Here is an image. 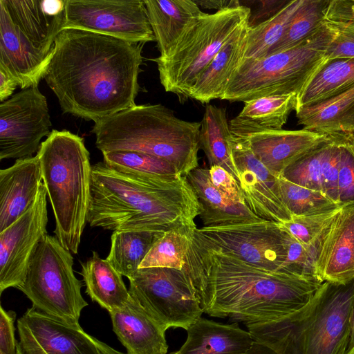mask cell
<instances>
[{"label":"cell","instance_id":"obj_42","mask_svg":"<svg viewBox=\"0 0 354 354\" xmlns=\"http://www.w3.org/2000/svg\"><path fill=\"white\" fill-rule=\"evenodd\" d=\"M209 173L212 183L218 190L234 202L245 205L238 182L229 171L221 166L212 165Z\"/></svg>","mask_w":354,"mask_h":354},{"label":"cell","instance_id":"obj_16","mask_svg":"<svg viewBox=\"0 0 354 354\" xmlns=\"http://www.w3.org/2000/svg\"><path fill=\"white\" fill-rule=\"evenodd\" d=\"M230 148L247 207L261 219L279 224L290 221L292 216L281 198L278 177L257 158L245 139L232 134Z\"/></svg>","mask_w":354,"mask_h":354},{"label":"cell","instance_id":"obj_3","mask_svg":"<svg viewBox=\"0 0 354 354\" xmlns=\"http://www.w3.org/2000/svg\"><path fill=\"white\" fill-rule=\"evenodd\" d=\"M200 214L198 198L185 176L162 175L143 181L109 168L92 165L87 223L112 231L172 230L194 232Z\"/></svg>","mask_w":354,"mask_h":354},{"label":"cell","instance_id":"obj_25","mask_svg":"<svg viewBox=\"0 0 354 354\" xmlns=\"http://www.w3.org/2000/svg\"><path fill=\"white\" fill-rule=\"evenodd\" d=\"M144 1L161 57L169 52L190 25L204 13L194 0Z\"/></svg>","mask_w":354,"mask_h":354},{"label":"cell","instance_id":"obj_18","mask_svg":"<svg viewBox=\"0 0 354 354\" xmlns=\"http://www.w3.org/2000/svg\"><path fill=\"white\" fill-rule=\"evenodd\" d=\"M316 274L322 282L354 279V201L342 206L319 236Z\"/></svg>","mask_w":354,"mask_h":354},{"label":"cell","instance_id":"obj_10","mask_svg":"<svg viewBox=\"0 0 354 354\" xmlns=\"http://www.w3.org/2000/svg\"><path fill=\"white\" fill-rule=\"evenodd\" d=\"M129 292L167 330H187L203 310L192 282L184 269L139 268L129 279Z\"/></svg>","mask_w":354,"mask_h":354},{"label":"cell","instance_id":"obj_14","mask_svg":"<svg viewBox=\"0 0 354 354\" xmlns=\"http://www.w3.org/2000/svg\"><path fill=\"white\" fill-rule=\"evenodd\" d=\"M47 192L41 183L27 211L0 232V293L19 288L24 282L29 262L37 245L47 234Z\"/></svg>","mask_w":354,"mask_h":354},{"label":"cell","instance_id":"obj_17","mask_svg":"<svg viewBox=\"0 0 354 354\" xmlns=\"http://www.w3.org/2000/svg\"><path fill=\"white\" fill-rule=\"evenodd\" d=\"M19 346L46 354H100L93 337L33 307L17 320Z\"/></svg>","mask_w":354,"mask_h":354},{"label":"cell","instance_id":"obj_23","mask_svg":"<svg viewBox=\"0 0 354 354\" xmlns=\"http://www.w3.org/2000/svg\"><path fill=\"white\" fill-rule=\"evenodd\" d=\"M187 332V339L176 354H242L254 341L236 322L223 324L202 317Z\"/></svg>","mask_w":354,"mask_h":354},{"label":"cell","instance_id":"obj_29","mask_svg":"<svg viewBox=\"0 0 354 354\" xmlns=\"http://www.w3.org/2000/svg\"><path fill=\"white\" fill-rule=\"evenodd\" d=\"M354 86V59L326 60L297 95L295 111L339 95Z\"/></svg>","mask_w":354,"mask_h":354},{"label":"cell","instance_id":"obj_1","mask_svg":"<svg viewBox=\"0 0 354 354\" xmlns=\"http://www.w3.org/2000/svg\"><path fill=\"white\" fill-rule=\"evenodd\" d=\"M142 44L63 29L44 77L63 113L96 122L136 105Z\"/></svg>","mask_w":354,"mask_h":354},{"label":"cell","instance_id":"obj_27","mask_svg":"<svg viewBox=\"0 0 354 354\" xmlns=\"http://www.w3.org/2000/svg\"><path fill=\"white\" fill-rule=\"evenodd\" d=\"M295 112L298 124L305 130L324 134H354V86Z\"/></svg>","mask_w":354,"mask_h":354},{"label":"cell","instance_id":"obj_40","mask_svg":"<svg viewBox=\"0 0 354 354\" xmlns=\"http://www.w3.org/2000/svg\"><path fill=\"white\" fill-rule=\"evenodd\" d=\"M342 207L323 214L293 216L288 222L280 225L302 245H308L330 223Z\"/></svg>","mask_w":354,"mask_h":354},{"label":"cell","instance_id":"obj_26","mask_svg":"<svg viewBox=\"0 0 354 354\" xmlns=\"http://www.w3.org/2000/svg\"><path fill=\"white\" fill-rule=\"evenodd\" d=\"M248 26L215 55L192 87L189 97L201 103L222 98L227 83L243 59Z\"/></svg>","mask_w":354,"mask_h":354},{"label":"cell","instance_id":"obj_24","mask_svg":"<svg viewBox=\"0 0 354 354\" xmlns=\"http://www.w3.org/2000/svg\"><path fill=\"white\" fill-rule=\"evenodd\" d=\"M200 206L203 227H217L263 221L245 205L232 201L211 182L209 169L199 166L186 176Z\"/></svg>","mask_w":354,"mask_h":354},{"label":"cell","instance_id":"obj_2","mask_svg":"<svg viewBox=\"0 0 354 354\" xmlns=\"http://www.w3.org/2000/svg\"><path fill=\"white\" fill-rule=\"evenodd\" d=\"M183 269L203 313L245 324L282 318L307 306L324 282L257 267L192 236Z\"/></svg>","mask_w":354,"mask_h":354},{"label":"cell","instance_id":"obj_52","mask_svg":"<svg viewBox=\"0 0 354 354\" xmlns=\"http://www.w3.org/2000/svg\"><path fill=\"white\" fill-rule=\"evenodd\" d=\"M345 354H354V347L350 350H348Z\"/></svg>","mask_w":354,"mask_h":354},{"label":"cell","instance_id":"obj_41","mask_svg":"<svg viewBox=\"0 0 354 354\" xmlns=\"http://www.w3.org/2000/svg\"><path fill=\"white\" fill-rule=\"evenodd\" d=\"M338 201H354V134L348 133L342 145L337 179Z\"/></svg>","mask_w":354,"mask_h":354},{"label":"cell","instance_id":"obj_21","mask_svg":"<svg viewBox=\"0 0 354 354\" xmlns=\"http://www.w3.org/2000/svg\"><path fill=\"white\" fill-rule=\"evenodd\" d=\"M42 176L37 156L16 160L0 170V232L21 216L35 201Z\"/></svg>","mask_w":354,"mask_h":354},{"label":"cell","instance_id":"obj_12","mask_svg":"<svg viewBox=\"0 0 354 354\" xmlns=\"http://www.w3.org/2000/svg\"><path fill=\"white\" fill-rule=\"evenodd\" d=\"M66 28L131 43L156 41L142 0H65L63 29Z\"/></svg>","mask_w":354,"mask_h":354},{"label":"cell","instance_id":"obj_30","mask_svg":"<svg viewBox=\"0 0 354 354\" xmlns=\"http://www.w3.org/2000/svg\"><path fill=\"white\" fill-rule=\"evenodd\" d=\"M201 122L199 141L210 167L218 165L229 171L238 181V173L231 155L232 133L223 108L207 104Z\"/></svg>","mask_w":354,"mask_h":354},{"label":"cell","instance_id":"obj_13","mask_svg":"<svg viewBox=\"0 0 354 354\" xmlns=\"http://www.w3.org/2000/svg\"><path fill=\"white\" fill-rule=\"evenodd\" d=\"M52 123L46 97L38 85L22 89L0 104V160L37 153Z\"/></svg>","mask_w":354,"mask_h":354},{"label":"cell","instance_id":"obj_44","mask_svg":"<svg viewBox=\"0 0 354 354\" xmlns=\"http://www.w3.org/2000/svg\"><path fill=\"white\" fill-rule=\"evenodd\" d=\"M290 1L274 0V1H261V5L259 6L258 12L254 15L250 16L249 26L253 27L259 24V20L266 17V20L270 19L280 10H281Z\"/></svg>","mask_w":354,"mask_h":354},{"label":"cell","instance_id":"obj_6","mask_svg":"<svg viewBox=\"0 0 354 354\" xmlns=\"http://www.w3.org/2000/svg\"><path fill=\"white\" fill-rule=\"evenodd\" d=\"M36 155L55 216V237L76 254L91 201L90 153L82 138L67 130L53 129Z\"/></svg>","mask_w":354,"mask_h":354},{"label":"cell","instance_id":"obj_31","mask_svg":"<svg viewBox=\"0 0 354 354\" xmlns=\"http://www.w3.org/2000/svg\"><path fill=\"white\" fill-rule=\"evenodd\" d=\"M163 233L150 231H114L106 260L129 279L138 269L154 243Z\"/></svg>","mask_w":354,"mask_h":354},{"label":"cell","instance_id":"obj_39","mask_svg":"<svg viewBox=\"0 0 354 354\" xmlns=\"http://www.w3.org/2000/svg\"><path fill=\"white\" fill-rule=\"evenodd\" d=\"M330 136L327 140L288 166L281 176L292 183L324 193L322 167Z\"/></svg>","mask_w":354,"mask_h":354},{"label":"cell","instance_id":"obj_50","mask_svg":"<svg viewBox=\"0 0 354 354\" xmlns=\"http://www.w3.org/2000/svg\"><path fill=\"white\" fill-rule=\"evenodd\" d=\"M341 3L348 15L354 19V0H341Z\"/></svg>","mask_w":354,"mask_h":354},{"label":"cell","instance_id":"obj_37","mask_svg":"<svg viewBox=\"0 0 354 354\" xmlns=\"http://www.w3.org/2000/svg\"><path fill=\"white\" fill-rule=\"evenodd\" d=\"M194 232L172 230L164 232L154 243L139 268L160 267L183 269L185 257Z\"/></svg>","mask_w":354,"mask_h":354},{"label":"cell","instance_id":"obj_8","mask_svg":"<svg viewBox=\"0 0 354 354\" xmlns=\"http://www.w3.org/2000/svg\"><path fill=\"white\" fill-rule=\"evenodd\" d=\"M251 12L240 3L213 14L204 12L194 21L165 56L153 59L165 91L189 97L192 87L215 55L249 25Z\"/></svg>","mask_w":354,"mask_h":354},{"label":"cell","instance_id":"obj_9","mask_svg":"<svg viewBox=\"0 0 354 354\" xmlns=\"http://www.w3.org/2000/svg\"><path fill=\"white\" fill-rule=\"evenodd\" d=\"M73 257L55 236L45 235L37 245L23 284L18 288L32 307L75 328L88 306L81 293L82 282L75 275Z\"/></svg>","mask_w":354,"mask_h":354},{"label":"cell","instance_id":"obj_33","mask_svg":"<svg viewBox=\"0 0 354 354\" xmlns=\"http://www.w3.org/2000/svg\"><path fill=\"white\" fill-rule=\"evenodd\" d=\"M103 162L110 169L140 180H148L162 174H178L174 167L160 158L133 151L102 153Z\"/></svg>","mask_w":354,"mask_h":354},{"label":"cell","instance_id":"obj_36","mask_svg":"<svg viewBox=\"0 0 354 354\" xmlns=\"http://www.w3.org/2000/svg\"><path fill=\"white\" fill-rule=\"evenodd\" d=\"M281 198L292 217L323 214L342 207L325 194L292 183L278 176Z\"/></svg>","mask_w":354,"mask_h":354},{"label":"cell","instance_id":"obj_48","mask_svg":"<svg viewBox=\"0 0 354 354\" xmlns=\"http://www.w3.org/2000/svg\"><path fill=\"white\" fill-rule=\"evenodd\" d=\"M93 341L96 344L100 354H124L122 352H120L112 347L109 346L108 344L100 341L95 337H93Z\"/></svg>","mask_w":354,"mask_h":354},{"label":"cell","instance_id":"obj_20","mask_svg":"<svg viewBox=\"0 0 354 354\" xmlns=\"http://www.w3.org/2000/svg\"><path fill=\"white\" fill-rule=\"evenodd\" d=\"M12 22L38 50L52 53L63 30L65 0H0Z\"/></svg>","mask_w":354,"mask_h":354},{"label":"cell","instance_id":"obj_51","mask_svg":"<svg viewBox=\"0 0 354 354\" xmlns=\"http://www.w3.org/2000/svg\"><path fill=\"white\" fill-rule=\"evenodd\" d=\"M354 347V303L352 310L351 322V336L348 350ZM347 350V351H348Z\"/></svg>","mask_w":354,"mask_h":354},{"label":"cell","instance_id":"obj_38","mask_svg":"<svg viewBox=\"0 0 354 354\" xmlns=\"http://www.w3.org/2000/svg\"><path fill=\"white\" fill-rule=\"evenodd\" d=\"M326 20L337 32L326 50V60L354 59V19L346 12L341 0H330Z\"/></svg>","mask_w":354,"mask_h":354},{"label":"cell","instance_id":"obj_15","mask_svg":"<svg viewBox=\"0 0 354 354\" xmlns=\"http://www.w3.org/2000/svg\"><path fill=\"white\" fill-rule=\"evenodd\" d=\"M229 124L232 134L245 139L257 158L277 177L330 136L304 129H267L238 115Z\"/></svg>","mask_w":354,"mask_h":354},{"label":"cell","instance_id":"obj_28","mask_svg":"<svg viewBox=\"0 0 354 354\" xmlns=\"http://www.w3.org/2000/svg\"><path fill=\"white\" fill-rule=\"evenodd\" d=\"M81 275L86 293L92 301L109 312L122 308L131 296L120 274L106 260L93 252L92 256L81 263Z\"/></svg>","mask_w":354,"mask_h":354},{"label":"cell","instance_id":"obj_22","mask_svg":"<svg viewBox=\"0 0 354 354\" xmlns=\"http://www.w3.org/2000/svg\"><path fill=\"white\" fill-rule=\"evenodd\" d=\"M109 315L113 330L127 354H167V329L131 297Z\"/></svg>","mask_w":354,"mask_h":354},{"label":"cell","instance_id":"obj_11","mask_svg":"<svg viewBox=\"0 0 354 354\" xmlns=\"http://www.w3.org/2000/svg\"><path fill=\"white\" fill-rule=\"evenodd\" d=\"M194 234L207 245L254 266L271 271L289 272L286 262L290 234L279 223L263 220L225 226H203L197 227Z\"/></svg>","mask_w":354,"mask_h":354},{"label":"cell","instance_id":"obj_43","mask_svg":"<svg viewBox=\"0 0 354 354\" xmlns=\"http://www.w3.org/2000/svg\"><path fill=\"white\" fill-rule=\"evenodd\" d=\"M16 313L0 308V354H17L14 323Z\"/></svg>","mask_w":354,"mask_h":354},{"label":"cell","instance_id":"obj_5","mask_svg":"<svg viewBox=\"0 0 354 354\" xmlns=\"http://www.w3.org/2000/svg\"><path fill=\"white\" fill-rule=\"evenodd\" d=\"M354 279L324 281L304 308L274 321L245 324L254 341L278 354H345L351 336Z\"/></svg>","mask_w":354,"mask_h":354},{"label":"cell","instance_id":"obj_45","mask_svg":"<svg viewBox=\"0 0 354 354\" xmlns=\"http://www.w3.org/2000/svg\"><path fill=\"white\" fill-rule=\"evenodd\" d=\"M19 86L17 80L6 70L0 67V101L3 102L11 96Z\"/></svg>","mask_w":354,"mask_h":354},{"label":"cell","instance_id":"obj_4","mask_svg":"<svg viewBox=\"0 0 354 354\" xmlns=\"http://www.w3.org/2000/svg\"><path fill=\"white\" fill-rule=\"evenodd\" d=\"M201 122L176 116L161 104L135 105L95 122L91 132L102 153L133 151L171 163L186 176L198 167Z\"/></svg>","mask_w":354,"mask_h":354},{"label":"cell","instance_id":"obj_7","mask_svg":"<svg viewBox=\"0 0 354 354\" xmlns=\"http://www.w3.org/2000/svg\"><path fill=\"white\" fill-rule=\"evenodd\" d=\"M328 21L290 49L256 59L241 60L221 100L247 102L269 95H297L326 62L328 47L336 35Z\"/></svg>","mask_w":354,"mask_h":354},{"label":"cell","instance_id":"obj_19","mask_svg":"<svg viewBox=\"0 0 354 354\" xmlns=\"http://www.w3.org/2000/svg\"><path fill=\"white\" fill-rule=\"evenodd\" d=\"M52 55L53 51L45 55L36 49L0 3V67L17 80L21 90L39 84Z\"/></svg>","mask_w":354,"mask_h":354},{"label":"cell","instance_id":"obj_32","mask_svg":"<svg viewBox=\"0 0 354 354\" xmlns=\"http://www.w3.org/2000/svg\"><path fill=\"white\" fill-rule=\"evenodd\" d=\"M303 0L290 1L270 19L247 29L242 60L256 59L268 55L283 35Z\"/></svg>","mask_w":354,"mask_h":354},{"label":"cell","instance_id":"obj_46","mask_svg":"<svg viewBox=\"0 0 354 354\" xmlns=\"http://www.w3.org/2000/svg\"><path fill=\"white\" fill-rule=\"evenodd\" d=\"M198 6H201L205 8L216 9L217 10H222L230 6L240 4L239 1H217V0H207V1H195Z\"/></svg>","mask_w":354,"mask_h":354},{"label":"cell","instance_id":"obj_49","mask_svg":"<svg viewBox=\"0 0 354 354\" xmlns=\"http://www.w3.org/2000/svg\"><path fill=\"white\" fill-rule=\"evenodd\" d=\"M17 354H46L44 352L35 349V348H26L17 344Z\"/></svg>","mask_w":354,"mask_h":354},{"label":"cell","instance_id":"obj_53","mask_svg":"<svg viewBox=\"0 0 354 354\" xmlns=\"http://www.w3.org/2000/svg\"><path fill=\"white\" fill-rule=\"evenodd\" d=\"M169 354H176V352H172V353H170Z\"/></svg>","mask_w":354,"mask_h":354},{"label":"cell","instance_id":"obj_34","mask_svg":"<svg viewBox=\"0 0 354 354\" xmlns=\"http://www.w3.org/2000/svg\"><path fill=\"white\" fill-rule=\"evenodd\" d=\"M329 3L330 0H303L283 35L268 55L293 48L317 31L325 24Z\"/></svg>","mask_w":354,"mask_h":354},{"label":"cell","instance_id":"obj_47","mask_svg":"<svg viewBox=\"0 0 354 354\" xmlns=\"http://www.w3.org/2000/svg\"><path fill=\"white\" fill-rule=\"evenodd\" d=\"M242 354H278L268 345L254 341L252 346Z\"/></svg>","mask_w":354,"mask_h":354},{"label":"cell","instance_id":"obj_35","mask_svg":"<svg viewBox=\"0 0 354 354\" xmlns=\"http://www.w3.org/2000/svg\"><path fill=\"white\" fill-rule=\"evenodd\" d=\"M297 106V95H269L244 102L239 117L271 129H282Z\"/></svg>","mask_w":354,"mask_h":354}]
</instances>
